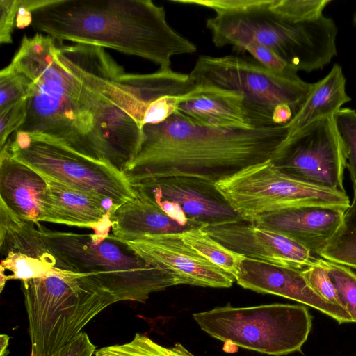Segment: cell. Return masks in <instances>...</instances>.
<instances>
[{"label": "cell", "mask_w": 356, "mask_h": 356, "mask_svg": "<svg viewBox=\"0 0 356 356\" xmlns=\"http://www.w3.org/2000/svg\"><path fill=\"white\" fill-rule=\"evenodd\" d=\"M353 24L356 26V11L355 12L353 17Z\"/></svg>", "instance_id": "d590c367"}, {"label": "cell", "mask_w": 356, "mask_h": 356, "mask_svg": "<svg viewBox=\"0 0 356 356\" xmlns=\"http://www.w3.org/2000/svg\"><path fill=\"white\" fill-rule=\"evenodd\" d=\"M215 184L248 221L299 206L326 205L347 209L350 204L346 193L297 181L282 173L272 160L247 167Z\"/></svg>", "instance_id": "30bf717a"}, {"label": "cell", "mask_w": 356, "mask_h": 356, "mask_svg": "<svg viewBox=\"0 0 356 356\" xmlns=\"http://www.w3.org/2000/svg\"><path fill=\"white\" fill-rule=\"evenodd\" d=\"M47 188L42 175L0 151V202L15 215L40 223Z\"/></svg>", "instance_id": "44dd1931"}, {"label": "cell", "mask_w": 356, "mask_h": 356, "mask_svg": "<svg viewBox=\"0 0 356 356\" xmlns=\"http://www.w3.org/2000/svg\"><path fill=\"white\" fill-rule=\"evenodd\" d=\"M289 134L286 124L264 128L202 124L177 113L143 127L139 151L123 172L130 184L170 176L212 182L273 160Z\"/></svg>", "instance_id": "7a4b0ae2"}, {"label": "cell", "mask_w": 356, "mask_h": 356, "mask_svg": "<svg viewBox=\"0 0 356 356\" xmlns=\"http://www.w3.org/2000/svg\"><path fill=\"white\" fill-rule=\"evenodd\" d=\"M189 76L195 86L229 91L242 97L256 113L274 122L276 111L289 106L293 115L313 83L274 72L255 60L234 55L200 56Z\"/></svg>", "instance_id": "9c48e42d"}, {"label": "cell", "mask_w": 356, "mask_h": 356, "mask_svg": "<svg viewBox=\"0 0 356 356\" xmlns=\"http://www.w3.org/2000/svg\"><path fill=\"white\" fill-rule=\"evenodd\" d=\"M10 63L29 81L17 131L51 138L120 171L134 161L143 128L97 88L91 45L58 46L47 35H24Z\"/></svg>", "instance_id": "6da1fadb"}, {"label": "cell", "mask_w": 356, "mask_h": 356, "mask_svg": "<svg viewBox=\"0 0 356 356\" xmlns=\"http://www.w3.org/2000/svg\"><path fill=\"white\" fill-rule=\"evenodd\" d=\"M43 177L47 188L41 221L94 230L118 208L97 194Z\"/></svg>", "instance_id": "d6986e66"}, {"label": "cell", "mask_w": 356, "mask_h": 356, "mask_svg": "<svg viewBox=\"0 0 356 356\" xmlns=\"http://www.w3.org/2000/svg\"><path fill=\"white\" fill-rule=\"evenodd\" d=\"M204 229L226 248L248 258L298 270L310 266L316 259L293 239L251 221L211 225Z\"/></svg>", "instance_id": "9a60e30c"}, {"label": "cell", "mask_w": 356, "mask_h": 356, "mask_svg": "<svg viewBox=\"0 0 356 356\" xmlns=\"http://www.w3.org/2000/svg\"><path fill=\"white\" fill-rule=\"evenodd\" d=\"M136 193L135 199L120 205L111 213L112 234L118 238L134 240L207 227L197 221L177 218L143 194Z\"/></svg>", "instance_id": "ffe728a7"}, {"label": "cell", "mask_w": 356, "mask_h": 356, "mask_svg": "<svg viewBox=\"0 0 356 356\" xmlns=\"http://www.w3.org/2000/svg\"><path fill=\"white\" fill-rule=\"evenodd\" d=\"M117 238L147 264L169 273L176 285L229 288L235 281L231 275L185 244L179 234L147 236L134 240Z\"/></svg>", "instance_id": "4fadbf2b"}, {"label": "cell", "mask_w": 356, "mask_h": 356, "mask_svg": "<svg viewBox=\"0 0 356 356\" xmlns=\"http://www.w3.org/2000/svg\"><path fill=\"white\" fill-rule=\"evenodd\" d=\"M346 210L333 206L305 205L266 213L251 222L281 233L318 254L337 232Z\"/></svg>", "instance_id": "e0dca14e"}, {"label": "cell", "mask_w": 356, "mask_h": 356, "mask_svg": "<svg viewBox=\"0 0 356 356\" xmlns=\"http://www.w3.org/2000/svg\"><path fill=\"white\" fill-rule=\"evenodd\" d=\"M10 337L7 334H1L0 336V356H7L8 346Z\"/></svg>", "instance_id": "e575fe53"}, {"label": "cell", "mask_w": 356, "mask_h": 356, "mask_svg": "<svg viewBox=\"0 0 356 356\" xmlns=\"http://www.w3.org/2000/svg\"><path fill=\"white\" fill-rule=\"evenodd\" d=\"M0 150L43 176L97 194L116 207L137 197L122 171L51 138L17 131Z\"/></svg>", "instance_id": "ba28073f"}, {"label": "cell", "mask_w": 356, "mask_h": 356, "mask_svg": "<svg viewBox=\"0 0 356 356\" xmlns=\"http://www.w3.org/2000/svg\"><path fill=\"white\" fill-rule=\"evenodd\" d=\"M331 0H270V8L277 14L293 19H305L323 15Z\"/></svg>", "instance_id": "f546056e"}, {"label": "cell", "mask_w": 356, "mask_h": 356, "mask_svg": "<svg viewBox=\"0 0 356 356\" xmlns=\"http://www.w3.org/2000/svg\"><path fill=\"white\" fill-rule=\"evenodd\" d=\"M31 27L59 42L109 48L170 67L196 46L168 23L151 0H33Z\"/></svg>", "instance_id": "3957f363"}, {"label": "cell", "mask_w": 356, "mask_h": 356, "mask_svg": "<svg viewBox=\"0 0 356 356\" xmlns=\"http://www.w3.org/2000/svg\"><path fill=\"white\" fill-rule=\"evenodd\" d=\"M95 356H195L181 343L163 346L145 334L136 333L126 343L115 344L96 350Z\"/></svg>", "instance_id": "d4e9b609"}, {"label": "cell", "mask_w": 356, "mask_h": 356, "mask_svg": "<svg viewBox=\"0 0 356 356\" xmlns=\"http://www.w3.org/2000/svg\"><path fill=\"white\" fill-rule=\"evenodd\" d=\"M29 81L10 63L0 72V111L28 96Z\"/></svg>", "instance_id": "83f0119b"}, {"label": "cell", "mask_w": 356, "mask_h": 356, "mask_svg": "<svg viewBox=\"0 0 356 356\" xmlns=\"http://www.w3.org/2000/svg\"><path fill=\"white\" fill-rule=\"evenodd\" d=\"M20 0H0V43L13 42L12 34L15 27V21Z\"/></svg>", "instance_id": "1f68e13d"}, {"label": "cell", "mask_w": 356, "mask_h": 356, "mask_svg": "<svg viewBox=\"0 0 356 356\" xmlns=\"http://www.w3.org/2000/svg\"><path fill=\"white\" fill-rule=\"evenodd\" d=\"M32 13L26 5V0H20L19 8L16 17L15 27L24 29L31 26Z\"/></svg>", "instance_id": "836d02e7"}, {"label": "cell", "mask_w": 356, "mask_h": 356, "mask_svg": "<svg viewBox=\"0 0 356 356\" xmlns=\"http://www.w3.org/2000/svg\"><path fill=\"white\" fill-rule=\"evenodd\" d=\"M211 8L207 20L215 46L241 49L249 42L274 52L297 71L323 69L337 55V28L324 15L305 19L282 16L270 8V0H174Z\"/></svg>", "instance_id": "277c9868"}, {"label": "cell", "mask_w": 356, "mask_h": 356, "mask_svg": "<svg viewBox=\"0 0 356 356\" xmlns=\"http://www.w3.org/2000/svg\"><path fill=\"white\" fill-rule=\"evenodd\" d=\"M193 317L216 339L273 356L301 351L312 327L308 309L300 305H225Z\"/></svg>", "instance_id": "52a82bcc"}, {"label": "cell", "mask_w": 356, "mask_h": 356, "mask_svg": "<svg viewBox=\"0 0 356 356\" xmlns=\"http://www.w3.org/2000/svg\"><path fill=\"white\" fill-rule=\"evenodd\" d=\"M21 283L31 356H51L74 340L99 313L118 302L93 281L60 269Z\"/></svg>", "instance_id": "8992f818"}, {"label": "cell", "mask_w": 356, "mask_h": 356, "mask_svg": "<svg viewBox=\"0 0 356 356\" xmlns=\"http://www.w3.org/2000/svg\"><path fill=\"white\" fill-rule=\"evenodd\" d=\"M182 241L201 257L234 277L245 257L212 238L204 227L179 233Z\"/></svg>", "instance_id": "cb8c5ba5"}, {"label": "cell", "mask_w": 356, "mask_h": 356, "mask_svg": "<svg viewBox=\"0 0 356 356\" xmlns=\"http://www.w3.org/2000/svg\"><path fill=\"white\" fill-rule=\"evenodd\" d=\"M326 263L342 307L350 316L352 323H356V273L347 266L327 260Z\"/></svg>", "instance_id": "4316f807"}, {"label": "cell", "mask_w": 356, "mask_h": 356, "mask_svg": "<svg viewBox=\"0 0 356 356\" xmlns=\"http://www.w3.org/2000/svg\"><path fill=\"white\" fill-rule=\"evenodd\" d=\"M28 96L0 111V149L24 123L27 111Z\"/></svg>", "instance_id": "4dcf8cb0"}, {"label": "cell", "mask_w": 356, "mask_h": 356, "mask_svg": "<svg viewBox=\"0 0 356 356\" xmlns=\"http://www.w3.org/2000/svg\"><path fill=\"white\" fill-rule=\"evenodd\" d=\"M301 271L310 286L322 298L343 307L336 288L329 276L326 260L316 258L310 266Z\"/></svg>", "instance_id": "f1b7e54d"}, {"label": "cell", "mask_w": 356, "mask_h": 356, "mask_svg": "<svg viewBox=\"0 0 356 356\" xmlns=\"http://www.w3.org/2000/svg\"><path fill=\"white\" fill-rule=\"evenodd\" d=\"M322 259L356 270V186L353 198L330 241L318 253Z\"/></svg>", "instance_id": "603a6c76"}, {"label": "cell", "mask_w": 356, "mask_h": 356, "mask_svg": "<svg viewBox=\"0 0 356 356\" xmlns=\"http://www.w3.org/2000/svg\"><path fill=\"white\" fill-rule=\"evenodd\" d=\"M38 226L56 268L93 281L118 302H145L152 293L176 285L169 273L147 264L112 234L51 231Z\"/></svg>", "instance_id": "5b68a950"}, {"label": "cell", "mask_w": 356, "mask_h": 356, "mask_svg": "<svg viewBox=\"0 0 356 356\" xmlns=\"http://www.w3.org/2000/svg\"><path fill=\"white\" fill-rule=\"evenodd\" d=\"M235 281L244 289L282 296L314 307L339 323H352L343 307L327 302L314 290L301 270L245 257Z\"/></svg>", "instance_id": "2e32d148"}, {"label": "cell", "mask_w": 356, "mask_h": 356, "mask_svg": "<svg viewBox=\"0 0 356 356\" xmlns=\"http://www.w3.org/2000/svg\"><path fill=\"white\" fill-rule=\"evenodd\" d=\"M350 100L346 92L342 68L336 63L324 78L313 83L305 102L287 124L289 135L318 120L332 118L342 105Z\"/></svg>", "instance_id": "7402d4cb"}, {"label": "cell", "mask_w": 356, "mask_h": 356, "mask_svg": "<svg viewBox=\"0 0 356 356\" xmlns=\"http://www.w3.org/2000/svg\"><path fill=\"white\" fill-rule=\"evenodd\" d=\"M131 186L153 202L170 204L188 219L207 226L245 220L209 180L170 176L144 179Z\"/></svg>", "instance_id": "7c38bea8"}, {"label": "cell", "mask_w": 356, "mask_h": 356, "mask_svg": "<svg viewBox=\"0 0 356 356\" xmlns=\"http://www.w3.org/2000/svg\"><path fill=\"white\" fill-rule=\"evenodd\" d=\"M272 161L282 173L297 181L346 193V162L332 118L289 135Z\"/></svg>", "instance_id": "8fae6325"}, {"label": "cell", "mask_w": 356, "mask_h": 356, "mask_svg": "<svg viewBox=\"0 0 356 356\" xmlns=\"http://www.w3.org/2000/svg\"><path fill=\"white\" fill-rule=\"evenodd\" d=\"M175 113L195 122L213 127L278 126L259 115L242 97L233 92L200 86H195L186 95L178 104Z\"/></svg>", "instance_id": "ac0fdd59"}, {"label": "cell", "mask_w": 356, "mask_h": 356, "mask_svg": "<svg viewBox=\"0 0 356 356\" xmlns=\"http://www.w3.org/2000/svg\"><path fill=\"white\" fill-rule=\"evenodd\" d=\"M95 351L96 348L88 334L82 332L70 343L51 356H92Z\"/></svg>", "instance_id": "d6a6232c"}, {"label": "cell", "mask_w": 356, "mask_h": 356, "mask_svg": "<svg viewBox=\"0 0 356 356\" xmlns=\"http://www.w3.org/2000/svg\"><path fill=\"white\" fill-rule=\"evenodd\" d=\"M0 202L1 291L10 280L21 281L57 273L56 261L38 229Z\"/></svg>", "instance_id": "5bb4252c"}, {"label": "cell", "mask_w": 356, "mask_h": 356, "mask_svg": "<svg viewBox=\"0 0 356 356\" xmlns=\"http://www.w3.org/2000/svg\"><path fill=\"white\" fill-rule=\"evenodd\" d=\"M335 131L341 143L350 177L356 186V111L341 108L332 117Z\"/></svg>", "instance_id": "484cf974"}]
</instances>
